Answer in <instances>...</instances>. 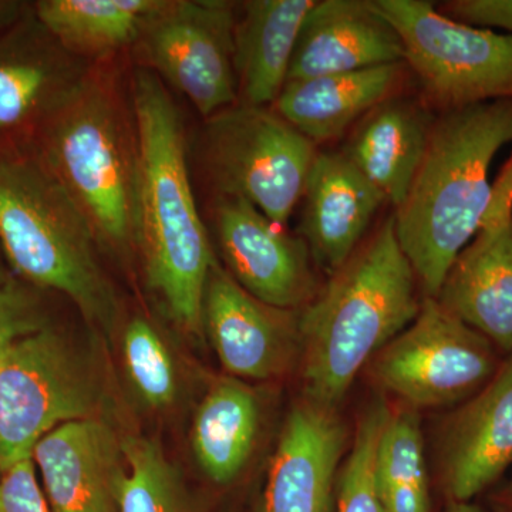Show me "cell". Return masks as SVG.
Wrapping results in <instances>:
<instances>
[{
  "mask_svg": "<svg viewBox=\"0 0 512 512\" xmlns=\"http://www.w3.org/2000/svg\"><path fill=\"white\" fill-rule=\"evenodd\" d=\"M137 138L136 252L148 289L178 329L204 333L205 286L215 264L187 161L183 119L163 80L138 69L131 82Z\"/></svg>",
  "mask_w": 512,
  "mask_h": 512,
  "instance_id": "1",
  "label": "cell"
},
{
  "mask_svg": "<svg viewBox=\"0 0 512 512\" xmlns=\"http://www.w3.org/2000/svg\"><path fill=\"white\" fill-rule=\"evenodd\" d=\"M417 288L392 215L299 313L303 397L338 409L363 366L419 315Z\"/></svg>",
  "mask_w": 512,
  "mask_h": 512,
  "instance_id": "2",
  "label": "cell"
},
{
  "mask_svg": "<svg viewBox=\"0 0 512 512\" xmlns=\"http://www.w3.org/2000/svg\"><path fill=\"white\" fill-rule=\"evenodd\" d=\"M512 143V100L443 111L394 225L426 298H436L448 269L476 237L490 200L488 171Z\"/></svg>",
  "mask_w": 512,
  "mask_h": 512,
  "instance_id": "3",
  "label": "cell"
},
{
  "mask_svg": "<svg viewBox=\"0 0 512 512\" xmlns=\"http://www.w3.org/2000/svg\"><path fill=\"white\" fill-rule=\"evenodd\" d=\"M83 212L101 248L136 251L137 138L110 77L86 74L30 148Z\"/></svg>",
  "mask_w": 512,
  "mask_h": 512,
  "instance_id": "4",
  "label": "cell"
},
{
  "mask_svg": "<svg viewBox=\"0 0 512 512\" xmlns=\"http://www.w3.org/2000/svg\"><path fill=\"white\" fill-rule=\"evenodd\" d=\"M0 248L29 285L63 293L110 335L119 301L92 225L33 154L0 157Z\"/></svg>",
  "mask_w": 512,
  "mask_h": 512,
  "instance_id": "5",
  "label": "cell"
},
{
  "mask_svg": "<svg viewBox=\"0 0 512 512\" xmlns=\"http://www.w3.org/2000/svg\"><path fill=\"white\" fill-rule=\"evenodd\" d=\"M101 384L92 363L62 330L46 328L0 353V470L32 458L62 424L99 417Z\"/></svg>",
  "mask_w": 512,
  "mask_h": 512,
  "instance_id": "6",
  "label": "cell"
},
{
  "mask_svg": "<svg viewBox=\"0 0 512 512\" xmlns=\"http://www.w3.org/2000/svg\"><path fill=\"white\" fill-rule=\"evenodd\" d=\"M404 47L427 101L443 111L512 100V36L474 28L424 0H372Z\"/></svg>",
  "mask_w": 512,
  "mask_h": 512,
  "instance_id": "7",
  "label": "cell"
},
{
  "mask_svg": "<svg viewBox=\"0 0 512 512\" xmlns=\"http://www.w3.org/2000/svg\"><path fill=\"white\" fill-rule=\"evenodd\" d=\"M316 154L311 140L266 107L234 104L205 126V165L217 195L244 198L279 227L302 200Z\"/></svg>",
  "mask_w": 512,
  "mask_h": 512,
  "instance_id": "8",
  "label": "cell"
},
{
  "mask_svg": "<svg viewBox=\"0 0 512 512\" xmlns=\"http://www.w3.org/2000/svg\"><path fill=\"white\" fill-rule=\"evenodd\" d=\"M503 360L490 340L424 296L416 319L373 357L370 375L417 410L466 402Z\"/></svg>",
  "mask_w": 512,
  "mask_h": 512,
  "instance_id": "9",
  "label": "cell"
},
{
  "mask_svg": "<svg viewBox=\"0 0 512 512\" xmlns=\"http://www.w3.org/2000/svg\"><path fill=\"white\" fill-rule=\"evenodd\" d=\"M235 26L225 0H164L136 45L148 70L210 119L237 101Z\"/></svg>",
  "mask_w": 512,
  "mask_h": 512,
  "instance_id": "10",
  "label": "cell"
},
{
  "mask_svg": "<svg viewBox=\"0 0 512 512\" xmlns=\"http://www.w3.org/2000/svg\"><path fill=\"white\" fill-rule=\"evenodd\" d=\"M215 232L228 274L259 301L302 311L319 292L312 256L302 238L292 237L244 198L217 195Z\"/></svg>",
  "mask_w": 512,
  "mask_h": 512,
  "instance_id": "11",
  "label": "cell"
},
{
  "mask_svg": "<svg viewBox=\"0 0 512 512\" xmlns=\"http://www.w3.org/2000/svg\"><path fill=\"white\" fill-rule=\"evenodd\" d=\"M299 313L259 301L218 262L212 265L202 322L228 376L269 380L284 375L301 356Z\"/></svg>",
  "mask_w": 512,
  "mask_h": 512,
  "instance_id": "12",
  "label": "cell"
},
{
  "mask_svg": "<svg viewBox=\"0 0 512 512\" xmlns=\"http://www.w3.org/2000/svg\"><path fill=\"white\" fill-rule=\"evenodd\" d=\"M32 12L0 36V157L29 153L46 120L86 74Z\"/></svg>",
  "mask_w": 512,
  "mask_h": 512,
  "instance_id": "13",
  "label": "cell"
},
{
  "mask_svg": "<svg viewBox=\"0 0 512 512\" xmlns=\"http://www.w3.org/2000/svg\"><path fill=\"white\" fill-rule=\"evenodd\" d=\"M348 431L338 409L302 397L286 417L269 464L261 512H333Z\"/></svg>",
  "mask_w": 512,
  "mask_h": 512,
  "instance_id": "14",
  "label": "cell"
},
{
  "mask_svg": "<svg viewBox=\"0 0 512 512\" xmlns=\"http://www.w3.org/2000/svg\"><path fill=\"white\" fill-rule=\"evenodd\" d=\"M512 464V353L451 416L441 447L451 503H470Z\"/></svg>",
  "mask_w": 512,
  "mask_h": 512,
  "instance_id": "15",
  "label": "cell"
},
{
  "mask_svg": "<svg viewBox=\"0 0 512 512\" xmlns=\"http://www.w3.org/2000/svg\"><path fill=\"white\" fill-rule=\"evenodd\" d=\"M32 460L52 512H116L121 439L100 417L62 424L36 444Z\"/></svg>",
  "mask_w": 512,
  "mask_h": 512,
  "instance_id": "16",
  "label": "cell"
},
{
  "mask_svg": "<svg viewBox=\"0 0 512 512\" xmlns=\"http://www.w3.org/2000/svg\"><path fill=\"white\" fill-rule=\"evenodd\" d=\"M302 239L329 276L360 247L386 201L342 151L316 154L302 195Z\"/></svg>",
  "mask_w": 512,
  "mask_h": 512,
  "instance_id": "17",
  "label": "cell"
},
{
  "mask_svg": "<svg viewBox=\"0 0 512 512\" xmlns=\"http://www.w3.org/2000/svg\"><path fill=\"white\" fill-rule=\"evenodd\" d=\"M396 63H404L402 40L372 0H319L303 22L288 82Z\"/></svg>",
  "mask_w": 512,
  "mask_h": 512,
  "instance_id": "18",
  "label": "cell"
},
{
  "mask_svg": "<svg viewBox=\"0 0 512 512\" xmlns=\"http://www.w3.org/2000/svg\"><path fill=\"white\" fill-rule=\"evenodd\" d=\"M436 299L501 355H511L512 221L477 232L448 269Z\"/></svg>",
  "mask_w": 512,
  "mask_h": 512,
  "instance_id": "19",
  "label": "cell"
},
{
  "mask_svg": "<svg viewBox=\"0 0 512 512\" xmlns=\"http://www.w3.org/2000/svg\"><path fill=\"white\" fill-rule=\"evenodd\" d=\"M434 121L421 101L389 97L357 121L342 153L399 208L426 154Z\"/></svg>",
  "mask_w": 512,
  "mask_h": 512,
  "instance_id": "20",
  "label": "cell"
},
{
  "mask_svg": "<svg viewBox=\"0 0 512 512\" xmlns=\"http://www.w3.org/2000/svg\"><path fill=\"white\" fill-rule=\"evenodd\" d=\"M403 72L404 63H396L292 80L275 100V111L318 146L336 140L392 97Z\"/></svg>",
  "mask_w": 512,
  "mask_h": 512,
  "instance_id": "21",
  "label": "cell"
},
{
  "mask_svg": "<svg viewBox=\"0 0 512 512\" xmlns=\"http://www.w3.org/2000/svg\"><path fill=\"white\" fill-rule=\"evenodd\" d=\"M235 26V72L242 104L275 103L315 0H251Z\"/></svg>",
  "mask_w": 512,
  "mask_h": 512,
  "instance_id": "22",
  "label": "cell"
},
{
  "mask_svg": "<svg viewBox=\"0 0 512 512\" xmlns=\"http://www.w3.org/2000/svg\"><path fill=\"white\" fill-rule=\"evenodd\" d=\"M261 404L248 384L227 376L215 380L195 413L192 450L205 476L217 484L234 481L254 451Z\"/></svg>",
  "mask_w": 512,
  "mask_h": 512,
  "instance_id": "23",
  "label": "cell"
},
{
  "mask_svg": "<svg viewBox=\"0 0 512 512\" xmlns=\"http://www.w3.org/2000/svg\"><path fill=\"white\" fill-rule=\"evenodd\" d=\"M164 0H39L33 15L67 53L101 59L136 45Z\"/></svg>",
  "mask_w": 512,
  "mask_h": 512,
  "instance_id": "24",
  "label": "cell"
},
{
  "mask_svg": "<svg viewBox=\"0 0 512 512\" xmlns=\"http://www.w3.org/2000/svg\"><path fill=\"white\" fill-rule=\"evenodd\" d=\"M376 485L384 512H429L424 440L413 407L390 409L377 446Z\"/></svg>",
  "mask_w": 512,
  "mask_h": 512,
  "instance_id": "25",
  "label": "cell"
},
{
  "mask_svg": "<svg viewBox=\"0 0 512 512\" xmlns=\"http://www.w3.org/2000/svg\"><path fill=\"white\" fill-rule=\"evenodd\" d=\"M123 466L117 477L116 512H188V495L174 464L157 440L121 439Z\"/></svg>",
  "mask_w": 512,
  "mask_h": 512,
  "instance_id": "26",
  "label": "cell"
},
{
  "mask_svg": "<svg viewBox=\"0 0 512 512\" xmlns=\"http://www.w3.org/2000/svg\"><path fill=\"white\" fill-rule=\"evenodd\" d=\"M123 356L128 379L141 402L154 410L167 409L175 402L178 382L173 357L147 319L134 316L127 323Z\"/></svg>",
  "mask_w": 512,
  "mask_h": 512,
  "instance_id": "27",
  "label": "cell"
},
{
  "mask_svg": "<svg viewBox=\"0 0 512 512\" xmlns=\"http://www.w3.org/2000/svg\"><path fill=\"white\" fill-rule=\"evenodd\" d=\"M390 407L377 400L357 424L355 441L340 471L336 512H384L376 485V453Z\"/></svg>",
  "mask_w": 512,
  "mask_h": 512,
  "instance_id": "28",
  "label": "cell"
},
{
  "mask_svg": "<svg viewBox=\"0 0 512 512\" xmlns=\"http://www.w3.org/2000/svg\"><path fill=\"white\" fill-rule=\"evenodd\" d=\"M47 325L43 303L30 286L13 279L0 285V353Z\"/></svg>",
  "mask_w": 512,
  "mask_h": 512,
  "instance_id": "29",
  "label": "cell"
},
{
  "mask_svg": "<svg viewBox=\"0 0 512 512\" xmlns=\"http://www.w3.org/2000/svg\"><path fill=\"white\" fill-rule=\"evenodd\" d=\"M0 512H52L32 458L19 461L0 477Z\"/></svg>",
  "mask_w": 512,
  "mask_h": 512,
  "instance_id": "30",
  "label": "cell"
},
{
  "mask_svg": "<svg viewBox=\"0 0 512 512\" xmlns=\"http://www.w3.org/2000/svg\"><path fill=\"white\" fill-rule=\"evenodd\" d=\"M441 13L464 25L503 29L512 36V0H453Z\"/></svg>",
  "mask_w": 512,
  "mask_h": 512,
  "instance_id": "31",
  "label": "cell"
},
{
  "mask_svg": "<svg viewBox=\"0 0 512 512\" xmlns=\"http://www.w3.org/2000/svg\"><path fill=\"white\" fill-rule=\"evenodd\" d=\"M510 221H512V154L505 161L494 183L491 184L490 200L478 231L498 227Z\"/></svg>",
  "mask_w": 512,
  "mask_h": 512,
  "instance_id": "32",
  "label": "cell"
},
{
  "mask_svg": "<svg viewBox=\"0 0 512 512\" xmlns=\"http://www.w3.org/2000/svg\"><path fill=\"white\" fill-rule=\"evenodd\" d=\"M32 12V5L19 0H0V36L8 33Z\"/></svg>",
  "mask_w": 512,
  "mask_h": 512,
  "instance_id": "33",
  "label": "cell"
},
{
  "mask_svg": "<svg viewBox=\"0 0 512 512\" xmlns=\"http://www.w3.org/2000/svg\"><path fill=\"white\" fill-rule=\"evenodd\" d=\"M495 508L500 512H512V480L494 497Z\"/></svg>",
  "mask_w": 512,
  "mask_h": 512,
  "instance_id": "34",
  "label": "cell"
},
{
  "mask_svg": "<svg viewBox=\"0 0 512 512\" xmlns=\"http://www.w3.org/2000/svg\"><path fill=\"white\" fill-rule=\"evenodd\" d=\"M446 512H485L470 503H450Z\"/></svg>",
  "mask_w": 512,
  "mask_h": 512,
  "instance_id": "35",
  "label": "cell"
},
{
  "mask_svg": "<svg viewBox=\"0 0 512 512\" xmlns=\"http://www.w3.org/2000/svg\"><path fill=\"white\" fill-rule=\"evenodd\" d=\"M3 258H5V256H3L2 248H0V285L5 284V282H8L10 279L8 272H6L5 261H3Z\"/></svg>",
  "mask_w": 512,
  "mask_h": 512,
  "instance_id": "36",
  "label": "cell"
},
{
  "mask_svg": "<svg viewBox=\"0 0 512 512\" xmlns=\"http://www.w3.org/2000/svg\"><path fill=\"white\" fill-rule=\"evenodd\" d=\"M0 477H2V470H0Z\"/></svg>",
  "mask_w": 512,
  "mask_h": 512,
  "instance_id": "37",
  "label": "cell"
}]
</instances>
